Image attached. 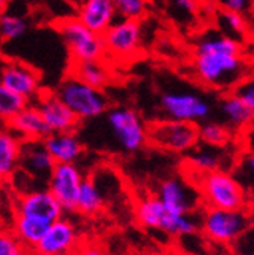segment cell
Returning <instances> with one entry per match:
<instances>
[{"instance_id":"obj_1","label":"cell","mask_w":254,"mask_h":255,"mask_svg":"<svg viewBox=\"0 0 254 255\" xmlns=\"http://www.w3.org/2000/svg\"><path fill=\"white\" fill-rule=\"evenodd\" d=\"M194 69L198 79L213 88H233L250 78L242 43L222 34H209L195 46Z\"/></svg>"},{"instance_id":"obj_2","label":"cell","mask_w":254,"mask_h":255,"mask_svg":"<svg viewBox=\"0 0 254 255\" xmlns=\"http://www.w3.org/2000/svg\"><path fill=\"white\" fill-rule=\"evenodd\" d=\"M197 184L206 208L247 210L248 207L247 190L226 170L197 175Z\"/></svg>"},{"instance_id":"obj_3","label":"cell","mask_w":254,"mask_h":255,"mask_svg":"<svg viewBox=\"0 0 254 255\" xmlns=\"http://www.w3.org/2000/svg\"><path fill=\"white\" fill-rule=\"evenodd\" d=\"M136 217L142 227L148 230H158L175 237L194 236L201 228V219H197L195 214H172L165 210L155 196H146L139 201L136 207Z\"/></svg>"},{"instance_id":"obj_4","label":"cell","mask_w":254,"mask_h":255,"mask_svg":"<svg viewBox=\"0 0 254 255\" xmlns=\"http://www.w3.org/2000/svg\"><path fill=\"white\" fill-rule=\"evenodd\" d=\"M55 94L79 120L96 119L108 110V98L104 90L93 88L70 75L61 81Z\"/></svg>"},{"instance_id":"obj_5","label":"cell","mask_w":254,"mask_h":255,"mask_svg":"<svg viewBox=\"0 0 254 255\" xmlns=\"http://www.w3.org/2000/svg\"><path fill=\"white\" fill-rule=\"evenodd\" d=\"M105 123L108 132L111 134L120 150L126 153H134L146 146L148 126L136 110L126 107L107 110Z\"/></svg>"},{"instance_id":"obj_6","label":"cell","mask_w":254,"mask_h":255,"mask_svg":"<svg viewBox=\"0 0 254 255\" xmlns=\"http://www.w3.org/2000/svg\"><path fill=\"white\" fill-rule=\"evenodd\" d=\"M250 225L251 216L247 210L206 208L201 216V230L204 236L221 245L236 242Z\"/></svg>"},{"instance_id":"obj_7","label":"cell","mask_w":254,"mask_h":255,"mask_svg":"<svg viewBox=\"0 0 254 255\" xmlns=\"http://www.w3.org/2000/svg\"><path fill=\"white\" fill-rule=\"evenodd\" d=\"M56 29L69 47L72 61H101L107 56L102 35L87 29L76 17L59 20Z\"/></svg>"},{"instance_id":"obj_8","label":"cell","mask_w":254,"mask_h":255,"mask_svg":"<svg viewBox=\"0 0 254 255\" xmlns=\"http://www.w3.org/2000/svg\"><path fill=\"white\" fill-rule=\"evenodd\" d=\"M148 141L169 152L187 153L200 143L198 125L168 119L154 122L148 128Z\"/></svg>"},{"instance_id":"obj_9","label":"cell","mask_w":254,"mask_h":255,"mask_svg":"<svg viewBox=\"0 0 254 255\" xmlns=\"http://www.w3.org/2000/svg\"><path fill=\"white\" fill-rule=\"evenodd\" d=\"M162 111L168 120L186 122V123H203L209 119L212 107L200 94L190 91H169L160 99Z\"/></svg>"},{"instance_id":"obj_10","label":"cell","mask_w":254,"mask_h":255,"mask_svg":"<svg viewBox=\"0 0 254 255\" xmlns=\"http://www.w3.org/2000/svg\"><path fill=\"white\" fill-rule=\"evenodd\" d=\"M140 20L117 18L102 34L107 55L116 59L134 58L142 47Z\"/></svg>"},{"instance_id":"obj_11","label":"cell","mask_w":254,"mask_h":255,"mask_svg":"<svg viewBox=\"0 0 254 255\" xmlns=\"http://www.w3.org/2000/svg\"><path fill=\"white\" fill-rule=\"evenodd\" d=\"M84 175L76 164H55L46 188L59 204L62 213H76V198Z\"/></svg>"},{"instance_id":"obj_12","label":"cell","mask_w":254,"mask_h":255,"mask_svg":"<svg viewBox=\"0 0 254 255\" xmlns=\"http://www.w3.org/2000/svg\"><path fill=\"white\" fill-rule=\"evenodd\" d=\"M50 134L56 132H76L79 126V119L62 104L55 91H43L37 96L34 104Z\"/></svg>"},{"instance_id":"obj_13","label":"cell","mask_w":254,"mask_h":255,"mask_svg":"<svg viewBox=\"0 0 254 255\" xmlns=\"http://www.w3.org/2000/svg\"><path fill=\"white\" fill-rule=\"evenodd\" d=\"M0 84L9 91L15 93L24 101L30 104V101L37 99L41 93L40 75L35 69L23 62H8L0 70Z\"/></svg>"},{"instance_id":"obj_14","label":"cell","mask_w":254,"mask_h":255,"mask_svg":"<svg viewBox=\"0 0 254 255\" xmlns=\"http://www.w3.org/2000/svg\"><path fill=\"white\" fill-rule=\"evenodd\" d=\"M78 246V231L69 219L61 217L50 223L34 248L35 255H72Z\"/></svg>"},{"instance_id":"obj_15","label":"cell","mask_w":254,"mask_h":255,"mask_svg":"<svg viewBox=\"0 0 254 255\" xmlns=\"http://www.w3.org/2000/svg\"><path fill=\"white\" fill-rule=\"evenodd\" d=\"M17 216H29L38 220L53 223L62 217V210L47 188H37L29 193L20 195L15 205Z\"/></svg>"},{"instance_id":"obj_16","label":"cell","mask_w":254,"mask_h":255,"mask_svg":"<svg viewBox=\"0 0 254 255\" xmlns=\"http://www.w3.org/2000/svg\"><path fill=\"white\" fill-rule=\"evenodd\" d=\"M3 129L12 134L17 140L23 141H41L50 131L34 104H27L20 113L3 125Z\"/></svg>"},{"instance_id":"obj_17","label":"cell","mask_w":254,"mask_h":255,"mask_svg":"<svg viewBox=\"0 0 254 255\" xmlns=\"http://www.w3.org/2000/svg\"><path fill=\"white\" fill-rule=\"evenodd\" d=\"M155 198L160 201L165 210L172 214L192 213V210L197 208L198 204V196L195 191L189 190V187L177 178H169L163 181L158 187Z\"/></svg>"},{"instance_id":"obj_18","label":"cell","mask_w":254,"mask_h":255,"mask_svg":"<svg viewBox=\"0 0 254 255\" xmlns=\"http://www.w3.org/2000/svg\"><path fill=\"white\" fill-rule=\"evenodd\" d=\"M75 17L87 29L98 35H102L117 20V14L111 0H84L76 8Z\"/></svg>"},{"instance_id":"obj_19","label":"cell","mask_w":254,"mask_h":255,"mask_svg":"<svg viewBox=\"0 0 254 255\" xmlns=\"http://www.w3.org/2000/svg\"><path fill=\"white\" fill-rule=\"evenodd\" d=\"M55 164H75L84 155V143L76 132H56L49 134L41 140Z\"/></svg>"},{"instance_id":"obj_20","label":"cell","mask_w":254,"mask_h":255,"mask_svg":"<svg viewBox=\"0 0 254 255\" xmlns=\"http://www.w3.org/2000/svg\"><path fill=\"white\" fill-rule=\"evenodd\" d=\"M55 163L41 141H23L18 167L35 181L47 182Z\"/></svg>"},{"instance_id":"obj_21","label":"cell","mask_w":254,"mask_h":255,"mask_svg":"<svg viewBox=\"0 0 254 255\" xmlns=\"http://www.w3.org/2000/svg\"><path fill=\"white\" fill-rule=\"evenodd\" d=\"M70 76L79 79L81 82L104 90L113 79V70L108 64L101 61H72V66L69 70Z\"/></svg>"},{"instance_id":"obj_22","label":"cell","mask_w":254,"mask_h":255,"mask_svg":"<svg viewBox=\"0 0 254 255\" xmlns=\"http://www.w3.org/2000/svg\"><path fill=\"white\" fill-rule=\"evenodd\" d=\"M221 113L226 119V126L229 129L244 131L253 123L254 110L248 108L232 93L226 94L221 101Z\"/></svg>"},{"instance_id":"obj_23","label":"cell","mask_w":254,"mask_h":255,"mask_svg":"<svg viewBox=\"0 0 254 255\" xmlns=\"http://www.w3.org/2000/svg\"><path fill=\"white\" fill-rule=\"evenodd\" d=\"M222 163H224V156H222L221 147H210V146H195L187 155V164L189 169L194 170L195 175H203L215 170H222Z\"/></svg>"},{"instance_id":"obj_24","label":"cell","mask_w":254,"mask_h":255,"mask_svg":"<svg viewBox=\"0 0 254 255\" xmlns=\"http://www.w3.org/2000/svg\"><path fill=\"white\" fill-rule=\"evenodd\" d=\"M50 223L38 220L35 217L29 216H17L14 219V227H12V234L15 239L26 248L32 249L38 245L41 237L44 236L46 230L49 228Z\"/></svg>"},{"instance_id":"obj_25","label":"cell","mask_w":254,"mask_h":255,"mask_svg":"<svg viewBox=\"0 0 254 255\" xmlns=\"http://www.w3.org/2000/svg\"><path fill=\"white\" fill-rule=\"evenodd\" d=\"M21 141L3 129L0 134V181L9 178L20 163Z\"/></svg>"},{"instance_id":"obj_26","label":"cell","mask_w":254,"mask_h":255,"mask_svg":"<svg viewBox=\"0 0 254 255\" xmlns=\"http://www.w3.org/2000/svg\"><path fill=\"white\" fill-rule=\"evenodd\" d=\"M104 208V196L93 179L84 178L76 198V211L84 216H96Z\"/></svg>"},{"instance_id":"obj_27","label":"cell","mask_w":254,"mask_h":255,"mask_svg":"<svg viewBox=\"0 0 254 255\" xmlns=\"http://www.w3.org/2000/svg\"><path fill=\"white\" fill-rule=\"evenodd\" d=\"M232 131L226 125L216 122H203L198 125V141L210 147H222L229 143Z\"/></svg>"},{"instance_id":"obj_28","label":"cell","mask_w":254,"mask_h":255,"mask_svg":"<svg viewBox=\"0 0 254 255\" xmlns=\"http://www.w3.org/2000/svg\"><path fill=\"white\" fill-rule=\"evenodd\" d=\"M218 21L222 29V35L233 38L241 43V38L245 37L248 32V21L247 17L233 11L221 9L218 12Z\"/></svg>"},{"instance_id":"obj_29","label":"cell","mask_w":254,"mask_h":255,"mask_svg":"<svg viewBox=\"0 0 254 255\" xmlns=\"http://www.w3.org/2000/svg\"><path fill=\"white\" fill-rule=\"evenodd\" d=\"M29 102L24 101L15 93L9 91L0 84V123L5 125L8 120H11L17 113H20Z\"/></svg>"},{"instance_id":"obj_30","label":"cell","mask_w":254,"mask_h":255,"mask_svg":"<svg viewBox=\"0 0 254 255\" xmlns=\"http://www.w3.org/2000/svg\"><path fill=\"white\" fill-rule=\"evenodd\" d=\"M27 29L24 18L14 14H0V40L11 41L20 38Z\"/></svg>"},{"instance_id":"obj_31","label":"cell","mask_w":254,"mask_h":255,"mask_svg":"<svg viewBox=\"0 0 254 255\" xmlns=\"http://www.w3.org/2000/svg\"><path fill=\"white\" fill-rule=\"evenodd\" d=\"M117 18L140 20L146 12V0H111Z\"/></svg>"},{"instance_id":"obj_32","label":"cell","mask_w":254,"mask_h":255,"mask_svg":"<svg viewBox=\"0 0 254 255\" xmlns=\"http://www.w3.org/2000/svg\"><path fill=\"white\" fill-rule=\"evenodd\" d=\"M0 255H29V252L12 233L0 230Z\"/></svg>"},{"instance_id":"obj_33","label":"cell","mask_w":254,"mask_h":255,"mask_svg":"<svg viewBox=\"0 0 254 255\" xmlns=\"http://www.w3.org/2000/svg\"><path fill=\"white\" fill-rule=\"evenodd\" d=\"M171 9L178 20H189L198 12L197 0H171Z\"/></svg>"},{"instance_id":"obj_34","label":"cell","mask_w":254,"mask_h":255,"mask_svg":"<svg viewBox=\"0 0 254 255\" xmlns=\"http://www.w3.org/2000/svg\"><path fill=\"white\" fill-rule=\"evenodd\" d=\"M232 94L244 102L248 108L254 110V82L251 78L241 81L236 87L232 88Z\"/></svg>"},{"instance_id":"obj_35","label":"cell","mask_w":254,"mask_h":255,"mask_svg":"<svg viewBox=\"0 0 254 255\" xmlns=\"http://www.w3.org/2000/svg\"><path fill=\"white\" fill-rule=\"evenodd\" d=\"M216 3L226 11H233L247 17L251 12L253 0H216Z\"/></svg>"},{"instance_id":"obj_36","label":"cell","mask_w":254,"mask_h":255,"mask_svg":"<svg viewBox=\"0 0 254 255\" xmlns=\"http://www.w3.org/2000/svg\"><path fill=\"white\" fill-rule=\"evenodd\" d=\"M79 255H105V254L99 248H96V246H85L79 252Z\"/></svg>"},{"instance_id":"obj_37","label":"cell","mask_w":254,"mask_h":255,"mask_svg":"<svg viewBox=\"0 0 254 255\" xmlns=\"http://www.w3.org/2000/svg\"><path fill=\"white\" fill-rule=\"evenodd\" d=\"M61 2H64V3H67L69 6H72V8H78L84 0H61Z\"/></svg>"},{"instance_id":"obj_38","label":"cell","mask_w":254,"mask_h":255,"mask_svg":"<svg viewBox=\"0 0 254 255\" xmlns=\"http://www.w3.org/2000/svg\"><path fill=\"white\" fill-rule=\"evenodd\" d=\"M6 2H8V0H0V14H2V11L5 9V6H6Z\"/></svg>"},{"instance_id":"obj_39","label":"cell","mask_w":254,"mask_h":255,"mask_svg":"<svg viewBox=\"0 0 254 255\" xmlns=\"http://www.w3.org/2000/svg\"><path fill=\"white\" fill-rule=\"evenodd\" d=\"M2 227H3V220H2V217H0V230H2Z\"/></svg>"},{"instance_id":"obj_40","label":"cell","mask_w":254,"mask_h":255,"mask_svg":"<svg viewBox=\"0 0 254 255\" xmlns=\"http://www.w3.org/2000/svg\"><path fill=\"white\" fill-rule=\"evenodd\" d=\"M2 132H3V125L0 123V134H2Z\"/></svg>"}]
</instances>
